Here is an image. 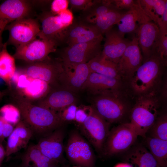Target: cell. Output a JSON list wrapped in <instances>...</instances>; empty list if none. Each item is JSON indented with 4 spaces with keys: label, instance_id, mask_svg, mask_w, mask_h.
<instances>
[{
    "label": "cell",
    "instance_id": "46",
    "mask_svg": "<svg viewBox=\"0 0 167 167\" xmlns=\"http://www.w3.org/2000/svg\"><path fill=\"white\" fill-rule=\"evenodd\" d=\"M4 120L0 116V143L4 141L2 138V132Z\"/></svg>",
    "mask_w": 167,
    "mask_h": 167
},
{
    "label": "cell",
    "instance_id": "15",
    "mask_svg": "<svg viewBox=\"0 0 167 167\" xmlns=\"http://www.w3.org/2000/svg\"><path fill=\"white\" fill-rule=\"evenodd\" d=\"M137 31L136 36L142 53L143 63L157 50L160 30L156 24L150 21L140 24Z\"/></svg>",
    "mask_w": 167,
    "mask_h": 167
},
{
    "label": "cell",
    "instance_id": "27",
    "mask_svg": "<svg viewBox=\"0 0 167 167\" xmlns=\"http://www.w3.org/2000/svg\"><path fill=\"white\" fill-rule=\"evenodd\" d=\"M87 63L91 72L122 79L118 72L117 64L105 59L101 53Z\"/></svg>",
    "mask_w": 167,
    "mask_h": 167
},
{
    "label": "cell",
    "instance_id": "21",
    "mask_svg": "<svg viewBox=\"0 0 167 167\" xmlns=\"http://www.w3.org/2000/svg\"><path fill=\"white\" fill-rule=\"evenodd\" d=\"M136 1L135 6L125 12L117 24L118 31L123 35L136 31L139 26L143 23L152 21L145 14L139 0Z\"/></svg>",
    "mask_w": 167,
    "mask_h": 167
},
{
    "label": "cell",
    "instance_id": "5",
    "mask_svg": "<svg viewBox=\"0 0 167 167\" xmlns=\"http://www.w3.org/2000/svg\"><path fill=\"white\" fill-rule=\"evenodd\" d=\"M41 28L37 36L53 42L56 46L65 43L66 33L72 23L74 18L67 9L57 15L46 11L41 15Z\"/></svg>",
    "mask_w": 167,
    "mask_h": 167
},
{
    "label": "cell",
    "instance_id": "29",
    "mask_svg": "<svg viewBox=\"0 0 167 167\" xmlns=\"http://www.w3.org/2000/svg\"><path fill=\"white\" fill-rule=\"evenodd\" d=\"M145 144L161 167H167V141L151 137H146Z\"/></svg>",
    "mask_w": 167,
    "mask_h": 167
},
{
    "label": "cell",
    "instance_id": "20",
    "mask_svg": "<svg viewBox=\"0 0 167 167\" xmlns=\"http://www.w3.org/2000/svg\"><path fill=\"white\" fill-rule=\"evenodd\" d=\"M32 135V131L24 121H20L8 137L6 156H9L26 148Z\"/></svg>",
    "mask_w": 167,
    "mask_h": 167
},
{
    "label": "cell",
    "instance_id": "9",
    "mask_svg": "<svg viewBox=\"0 0 167 167\" xmlns=\"http://www.w3.org/2000/svg\"><path fill=\"white\" fill-rule=\"evenodd\" d=\"M103 39L75 44L64 48L60 58L64 68H70L78 64L87 63L101 54Z\"/></svg>",
    "mask_w": 167,
    "mask_h": 167
},
{
    "label": "cell",
    "instance_id": "26",
    "mask_svg": "<svg viewBox=\"0 0 167 167\" xmlns=\"http://www.w3.org/2000/svg\"><path fill=\"white\" fill-rule=\"evenodd\" d=\"M52 88L45 82L34 79L26 88L17 92V94L32 103L33 101H38L45 97L52 89Z\"/></svg>",
    "mask_w": 167,
    "mask_h": 167
},
{
    "label": "cell",
    "instance_id": "34",
    "mask_svg": "<svg viewBox=\"0 0 167 167\" xmlns=\"http://www.w3.org/2000/svg\"><path fill=\"white\" fill-rule=\"evenodd\" d=\"M0 116L14 126L20 121V112L16 106L12 104L6 105L2 107L0 109Z\"/></svg>",
    "mask_w": 167,
    "mask_h": 167
},
{
    "label": "cell",
    "instance_id": "14",
    "mask_svg": "<svg viewBox=\"0 0 167 167\" xmlns=\"http://www.w3.org/2000/svg\"><path fill=\"white\" fill-rule=\"evenodd\" d=\"M143 58L137 36L134 37L118 64L119 74L126 83L143 63Z\"/></svg>",
    "mask_w": 167,
    "mask_h": 167
},
{
    "label": "cell",
    "instance_id": "22",
    "mask_svg": "<svg viewBox=\"0 0 167 167\" xmlns=\"http://www.w3.org/2000/svg\"><path fill=\"white\" fill-rule=\"evenodd\" d=\"M28 1L22 0H7L0 4V19L10 23L17 19L27 18L31 11Z\"/></svg>",
    "mask_w": 167,
    "mask_h": 167
},
{
    "label": "cell",
    "instance_id": "6",
    "mask_svg": "<svg viewBox=\"0 0 167 167\" xmlns=\"http://www.w3.org/2000/svg\"><path fill=\"white\" fill-rule=\"evenodd\" d=\"M81 90L92 96H130L126 83L122 79L91 72Z\"/></svg>",
    "mask_w": 167,
    "mask_h": 167
},
{
    "label": "cell",
    "instance_id": "50",
    "mask_svg": "<svg viewBox=\"0 0 167 167\" xmlns=\"http://www.w3.org/2000/svg\"><path fill=\"white\" fill-rule=\"evenodd\" d=\"M72 167H79V166H73Z\"/></svg>",
    "mask_w": 167,
    "mask_h": 167
},
{
    "label": "cell",
    "instance_id": "45",
    "mask_svg": "<svg viewBox=\"0 0 167 167\" xmlns=\"http://www.w3.org/2000/svg\"><path fill=\"white\" fill-rule=\"evenodd\" d=\"M9 23L7 20L0 19V36H2L3 31L5 30L6 26Z\"/></svg>",
    "mask_w": 167,
    "mask_h": 167
},
{
    "label": "cell",
    "instance_id": "17",
    "mask_svg": "<svg viewBox=\"0 0 167 167\" xmlns=\"http://www.w3.org/2000/svg\"><path fill=\"white\" fill-rule=\"evenodd\" d=\"M105 34V40L101 54L106 59L117 64L131 41L113 28Z\"/></svg>",
    "mask_w": 167,
    "mask_h": 167
},
{
    "label": "cell",
    "instance_id": "23",
    "mask_svg": "<svg viewBox=\"0 0 167 167\" xmlns=\"http://www.w3.org/2000/svg\"><path fill=\"white\" fill-rule=\"evenodd\" d=\"M126 159L132 167H161L149 151L142 145L133 147L126 154Z\"/></svg>",
    "mask_w": 167,
    "mask_h": 167
},
{
    "label": "cell",
    "instance_id": "41",
    "mask_svg": "<svg viewBox=\"0 0 167 167\" xmlns=\"http://www.w3.org/2000/svg\"><path fill=\"white\" fill-rule=\"evenodd\" d=\"M91 0H68L71 9L74 11H82L85 9L92 2Z\"/></svg>",
    "mask_w": 167,
    "mask_h": 167
},
{
    "label": "cell",
    "instance_id": "36",
    "mask_svg": "<svg viewBox=\"0 0 167 167\" xmlns=\"http://www.w3.org/2000/svg\"><path fill=\"white\" fill-rule=\"evenodd\" d=\"M77 107L76 104H72L65 107L57 113L64 123L66 122H74Z\"/></svg>",
    "mask_w": 167,
    "mask_h": 167
},
{
    "label": "cell",
    "instance_id": "43",
    "mask_svg": "<svg viewBox=\"0 0 167 167\" xmlns=\"http://www.w3.org/2000/svg\"><path fill=\"white\" fill-rule=\"evenodd\" d=\"M14 128V126L4 120L2 132V138L3 140L5 138L8 137L10 136L13 131Z\"/></svg>",
    "mask_w": 167,
    "mask_h": 167
},
{
    "label": "cell",
    "instance_id": "25",
    "mask_svg": "<svg viewBox=\"0 0 167 167\" xmlns=\"http://www.w3.org/2000/svg\"><path fill=\"white\" fill-rule=\"evenodd\" d=\"M115 9L111 0H96L92 2L82 11L78 19L81 21L93 24L99 16L109 11Z\"/></svg>",
    "mask_w": 167,
    "mask_h": 167
},
{
    "label": "cell",
    "instance_id": "16",
    "mask_svg": "<svg viewBox=\"0 0 167 167\" xmlns=\"http://www.w3.org/2000/svg\"><path fill=\"white\" fill-rule=\"evenodd\" d=\"M64 135L61 126L41 138L36 145L44 155L58 163L63 158Z\"/></svg>",
    "mask_w": 167,
    "mask_h": 167
},
{
    "label": "cell",
    "instance_id": "24",
    "mask_svg": "<svg viewBox=\"0 0 167 167\" xmlns=\"http://www.w3.org/2000/svg\"><path fill=\"white\" fill-rule=\"evenodd\" d=\"M21 160L22 167H51L58 163L44 155L34 144L28 147Z\"/></svg>",
    "mask_w": 167,
    "mask_h": 167
},
{
    "label": "cell",
    "instance_id": "28",
    "mask_svg": "<svg viewBox=\"0 0 167 167\" xmlns=\"http://www.w3.org/2000/svg\"><path fill=\"white\" fill-rule=\"evenodd\" d=\"M7 43L3 44L0 51V78L11 88L12 79L16 71L15 58L8 52Z\"/></svg>",
    "mask_w": 167,
    "mask_h": 167
},
{
    "label": "cell",
    "instance_id": "37",
    "mask_svg": "<svg viewBox=\"0 0 167 167\" xmlns=\"http://www.w3.org/2000/svg\"><path fill=\"white\" fill-rule=\"evenodd\" d=\"M90 105H80L77 106L74 122L78 128L84 123L89 113Z\"/></svg>",
    "mask_w": 167,
    "mask_h": 167
},
{
    "label": "cell",
    "instance_id": "31",
    "mask_svg": "<svg viewBox=\"0 0 167 167\" xmlns=\"http://www.w3.org/2000/svg\"><path fill=\"white\" fill-rule=\"evenodd\" d=\"M124 12L113 10L98 17L93 24L103 35L117 24Z\"/></svg>",
    "mask_w": 167,
    "mask_h": 167
},
{
    "label": "cell",
    "instance_id": "48",
    "mask_svg": "<svg viewBox=\"0 0 167 167\" xmlns=\"http://www.w3.org/2000/svg\"><path fill=\"white\" fill-rule=\"evenodd\" d=\"M6 93V92H2L0 91V100L5 95Z\"/></svg>",
    "mask_w": 167,
    "mask_h": 167
},
{
    "label": "cell",
    "instance_id": "8",
    "mask_svg": "<svg viewBox=\"0 0 167 167\" xmlns=\"http://www.w3.org/2000/svg\"><path fill=\"white\" fill-rule=\"evenodd\" d=\"M138 135L130 123H125L109 131L102 154L111 156L128 150L135 142Z\"/></svg>",
    "mask_w": 167,
    "mask_h": 167
},
{
    "label": "cell",
    "instance_id": "38",
    "mask_svg": "<svg viewBox=\"0 0 167 167\" xmlns=\"http://www.w3.org/2000/svg\"><path fill=\"white\" fill-rule=\"evenodd\" d=\"M157 51L161 58L167 62V33L160 31Z\"/></svg>",
    "mask_w": 167,
    "mask_h": 167
},
{
    "label": "cell",
    "instance_id": "35",
    "mask_svg": "<svg viewBox=\"0 0 167 167\" xmlns=\"http://www.w3.org/2000/svg\"><path fill=\"white\" fill-rule=\"evenodd\" d=\"M103 38V35L101 32L94 24H92L89 28L71 42L68 46L77 43L87 42Z\"/></svg>",
    "mask_w": 167,
    "mask_h": 167
},
{
    "label": "cell",
    "instance_id": "39",
    "mask_svg": "<svg viewBox=\"0 0 167 167\" xmlns=\"http://www.w3.org/2000/svg\"><path fill=\"white\" fill-rule=\"evenodd\" d=\"M115 9L119 11H128L134 8L137 4L136 1L133 0H111Z\"/></svg>",
    "mask_w": 167,
    "mask_h": 167
},
{
    "label": "cell",
    "instance_id": "47",
    "mask_svg": "<svg viewBox=\"0 0 167 167\" xmlns=\"http://www.w3.org/2000/svg\"><path fill=\"white\" fill-rule=\"evenodd\" d=\"M115 167H132L129 163H122L117 165Z\"/></svg>",
    "mask_w": 167,
    "mask_h": 167
},
{
    "label": "cell",
    "instance_id": "12",
    "mask_svg": "<svg viewBox=\"0 0 167 167\" xmlns=\"http://www.w3.org/2000/svg\"><path fill=\"white\" fill-rule=\"evenodd\" d=\"M40 26L37 19L28 18L9 23L5 29L9 32L7 45H12L16 48L29 43L37 36L41 31Z\"/></svg>",
    "mask_w": 167,
    "mask_h": 167
},
{
    "label": "cell",
    "instance_id": "42",
    "mask_svg": "<svg viewBox=\"0 0 167 167\" xmlns=\"http://www.w3.org/2000/svg\"><path fill=\"white\" fill-rule=\"evenodd\" d=\"M160 31L167 33V5L157 24Z\"/></svg>",
    "mask_w": 167,
    "mask_h": 167
},
{
    "label": "cell",
    "instance_id": "3",
    "mask_svg": "<svg viewBox=\"0 0 167 167\" xmlns=\"http://www.w3.org/2000/svg\"><path fill=\"white\" fill-rule=\"evenodd\" d=\"M131 110L130 123L138 136L144 138L160 114L159 109L163 104L157 94H150L135 98Z\"/></svg>",
    "mask_w": 167,
    "mask_h": 167
},
{
    "label": "cell",
    "instance_id": "7",
    "mask_svg": "<svg viewBox=\"0 0 167 167\" xmlns=\"http://www.w3.org/2000/svg\"><path fill=\"white\" fill-rule=\"evenodd\" d=\"M109 125L91 105L88 116L79 128L96 152L102 154L110 131Z\"/></svg>",
    "mask_w": 167,
    "mask_h": 167
},
{
    "label": "cell",
    "instance_id": "11",
    "mask_svg": "<svg viewBox=\"0 0 167 167\" xmlns=\"http://www.w3.org/2000/svg\"><path fill=\"white\" fill-rule=\"evenodd\" d=\"M65 150L68 159L73 164L80 167H95V157L93 150L76 130L70 133Z\"/></svg>",
    "mask_w": 167,
    "mask_h": 167
},
{
    "label": "cell",
    "instance_id": "4",
    "mask_svg": "<svg viewBox=\"0 0 167 167\" xmlns=\"http://www.w3.org/2000/svg\"><path fill=\"white\" fill-rule=\"evenodd\" d=\"M92 98V105L109 124L120 122L129 116L133 105L130 96L100 95Z\"/></svg>",
    "mask_w": 167,
    "mask_h": 167
},
{
    "label": "cell",
    "instance_id": "40",
    "mask_svg": "<svg viewBox=\"0 0 167 167\" xmlns=\"http://www.w3.org/2000/svg\"><path fill=\"white\" fill-rule=\"evenodd\" d=\"M68 0H54L52 2L50 11L54 15H58L67 9Z\"/></svg>",
    "mask_w": 167,
    "mask_h": 167
},
{
    "label": "cell",
    "instance_id": "30",
    "mask_svg": "<svg viewBox=\"0 0 167 167\" xmlns=\"http://www.w3.org/2000/svg\"><path fill=\"white\" fill-rule=\"evenodd\" d=\"M139 2L145 14L157 25L167 5V1L140 0Z\"/></svg>",
    "mask_w": 167,
    "mask_h": 167
},
{
    "label": "cell",
    "instance_id": "10",
    "mask_svg": "<svg viewBox=\"0 0 167 167\" xmlns=\"http://www.w3.org/2000/svg\"><path fill=\"white\" fill-rule=\"evenodd\" d=\"M63 70L60 58L53 60L49 57L42 61L30 63L19 71L42 80L52 88H60V79Z\"/></svg>",
    "mask_w": 167,
    "mask_h": 167
},
{
    "label": "cell",
    "instance_id": "44",
    "mask_svg": "<svg viewBox=\"0 0 167 167\" xmlns=\"http://www.w3.org/2000/svg\"><path fill=\"white\" fill-rule=\"evenodd\" d=\"M6 156V150L2 143H0V167H1L2 162Z\"/></svg>",
    "mask_w": 167,
    "mask_h": 167
},
{
    "label": "cell",
    "instance_id": "2",
    "mask_svg": "<svg viewBox=\"0 0 167 167\" xmlns=\"http://www.w3.org/2000/svg\"><path fill=\"white\" fill-rule=\"evenodd\" d=\"M11 96L24 121L32 131L39 134L46 133L64 124L57 113L34 104L16 93Z\"/></svg>",
    "mask_w": 167,
    "mask_h": 167
},
{
    "label": "cell",
    "instance_id": "18",
    "mask_svg": "<svg viewBox=\"0 0 167 167\" xmlns=\"http://www.w3.org/2000/svg\"><path fill=\"white\" fill-rule=\"evenodd\" d=\"M90 73L87 63L78 64L70 68H64L60 79L61 88L74 93L81 91Z\"/></svg>",
    "mask_w": 167,
    "mask_h": 167
},
{
    "label": "cell",
    "instance_id": "33",
    "mask_svg": "<svg viewBox=\"0 0 167 167\" xmlns=\"http://www.w3.org/2000/svg\"><path fill=\"white\" fill-rule=\"evenodd\" d=\"M92 24L81 21L78 19L74 20L67 30L65 43L68 45L89 28Z\"/></svg>",
    "mask_w": 167,
    "mask_h": 167
},
{
    "label": "cell",
    "instance_id": "13",
    "mask_svg": "<svg viewBox=\"0 0 167 167\" xmlns=\"http://www.w3.org/2000/svg\"><path fill=\"white\" fill-rule=\"evenodd\" d=\"M57 46L46 39L36 38L29 43L16 48L15 59L30 63L42 61L49 57V54L56 51Z\"/></svg>",
    "mask_w": 167,
    "mask_h": 167
},
{
    "label": "cell",
    "instance_id": "51",
    "mask_svg": "<svg viewBox=\"0 0 167 167\" xmlns=\"http://www.w3.org/2000/svg\"><path fill=\"white\" fill-rule=\"evenodd\" d=\"M58 167L57 166H53V167Z\"/></svg>",
    "mask_w": 167,
    "mask_h": 167
},
{
    "label": "cell",
    "instance_id": "19",
    "mask_svg": "<svg viewBox=\"0 0 167 167\" xmlns=\"http://www.w3.org/2000/svg\"><path fill=\"white\" fill-rule=\"evenodd\" d=\"M77 101L75 93L62 88L52 89L36 105L58 113L65 107Z\"/></svg>",
    "mask_w": 167,
    "mask_h": 167
},
{
    "label": "cell",
    "instance_id": "1",
    "mask_svg": "<svg viewBox=\"0 0 167 167\" xmlns=\"http://www.w3.org/2000/svg\"><path fill=\"white\" fill-rule=\"evenodd\" d=\"M167 62L162 60L157 50L142 63L126 83L132 98L150 94L158 95L165 75Z\"/></svg>",
    "mask_w": 167,
    "mask_h": 167
},
{
    "label": "cell",
    "instance_id": "49",
    "mask_svg": "<svg viewBox=\"0 0 167 167\" xmlns=\"http://www.w3.org/2000/svg\"><path fill=\"white\" fill-rule=\"evenodd\" d=\"M3 44L2 43V36H0V51L2 49Z\"/></svg>",
    "mask_w": 167,
    "mask_h": 167
},
{
    "label": "cell",
    "instance_id": "32",
    "mask_svg": "<svg viewBox=\"0 0 167 167\" xmlns=\"http://www.w3.org/2000/svg\"><path fill=\"white\" fill-rule=\"evenodd\" d=\"M151 137L167 141V114L160 113L149 130Z\"/></svg>",
    "mask_w": 167,
    "mask_h": 167
}]
</instances>
